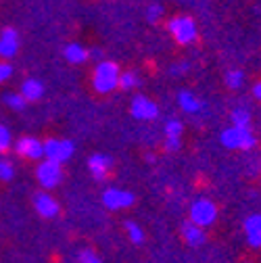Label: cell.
Instances as JSON below:
<instances>
[{
    "instance_id": "484cf974",
    "label": "cell",
    "mask_w": 261,
    "mask_h": 263,
    "mask_svg": "<svg viewBox=\"0 0 261 263\" xmlns=\"http://www.w3.org/2000/svg\"><path fill=\"white\" fill-rule=\"evenodd\" d=\"M78 259H80V263H103L101 257L96 255L92 249H84V251H80Z\"/></svg>"
},
{
    "instance_id": "8992f818",
    "label": "cell",
    "mask_w": 261,
    "mask_h": 263,
    "mask_svg": "<svg viewBox=\"0 0 261 263\" xmlns=\"http://www.w3.org/2000/svg\"><path fill=\"white\" fill-rule=\"evenodd\" d=\"M76 153V144L71 140H61V138H48L44 142V159L54 163H65L71 159Z\"/></svg>"
},
{
    "instance_id": "52a82bcc",
    "label": "cell",
    "mask_w": 261,
    "mask_h": 263,
    "mask_svg": "<svg viewBox=\"0 0 261 263\" xmlns=\"http://www.w3.org/2000/svg\"><path fill=\"white\" fill-rule=\"evenodd\" d=\"M103 205L111 211L127 209L134 205V194L129 190H121V188H107L103 192Z\"/></svg>"
},
{
    "instance_id": "7c38bea8",
    "label": "cell",
    "mask_w": 261,
    "mask_h": 263,
    "mask_svg": "<svg viewBox=\"0 0 261 263\" xmlns=\"http://www.w3.org/2000/svg\"><path fill=\"white\" fill-rule=\"evenodd\" d=\"M111 167H113L111 157H107V155H103V153H96V155H92V157L88 159V170H90L92 178L99 180V182H103V180L109 176Z\"/></svg>"
},
{
    "instance_id": "4316f807",
    "label": "cell",
    "mask_w": 261,
    "mask_h": 263,
    "mask_svg": "<svg viewBox=\"0 0 261 263\" xmlns=\"http://www.w3.org/2000/svg\"><path fill=\"white\" fill-rule=\"evenodd\" d=\"M161 15H163V7H161V5H157V3H155V5H151V7L146 9V17H148V21H151V23H157V21L161 19Z\"/></svg>"
},
{
    "instance_id": "4dcf8cb0",
    "label": "cell",
    "mask_w": 261,
    "mask_h": 263,
    "mask_svg": "<svg viewBox=\"0 0 261 263\" xmlns=\"http://www.w3.org/2000/svg\"><path fill=\"white\" fill-rule=\"evenodd\" d=\"M253 96L257 98V101H261V82H257V84L253 86Z\"/></svg>"
},
{
    "instance_id": "7a4b0ae2",
    "label": "cell",
    "mask_w": 261,
    "mask_h": 263,
    "mask_svg": "<svg viewBox=\"0 0 261 263\" xmlns=\"http://www.w3.org/2000/svg\"><path fill=\"white\" fill-rule=\"evenodd\" d=\"M219 140L230 151H251L257 144V138L253 136V132L249 127H236V125L226 127L219 134Z\"/></svg>"
},
{
    "instance_id": "6da1fadb",
    "label": "cell",
    "mask_w": 261,
    "mask_h": 263,
    "mask_svg": "<svg viewBox=\"0 0 261 263\" xmlns=\"http://www.w3.org/2000/svg\"><path fill=\"white\" fill-rule=\"evenodd\" d=\"M119 76H121V71L117 67V63H113V61H101L94 67V73H92L94 90L99 92V94L113 92L119 86Z\"/></svg>"
},
{
    "instance_id": "4fadbf2b",
    "label": "cell",
    "mask_w": 261,
    "mask_h": 263,
    "mask_svg": "<svg viewBox=\"0 0 261 263\" xmlns=\"http://www.w3.org/2000/svg\"><path fill=\"white\" fill-rule=\"evenodd\" d=\"M180 234H182V238H184V242H186L188 247H201V245H205V240H207L205 228L192 223L190 219L180 226Z\"/></svg>"
},
{
    "instance_id": "30bf717a",
    "label": "cell",
    "mask_w": 261,
    "mask_h": 263,
    "mask_svg": "<svg viewBox=\"0 0 261 263\" xmlns=\"http://www.w3.org/2000/svg\"><path fill=\"white\" fill-rule=\"evenodd\" d=\"M31 201H34V209H36L44 219H52V217H57L59 211H61L57 199H54V196H50L48 192H36Z\"/></svg>"
},
{
    "instance_id": "8fae6325",
    "label": "cell",
    "mask_w": 261,
    "mask_h": 263,
    "mask_svg": "<svg viewBox=\"0 0 261 263\" xmlns=\"http://www.w3.org/2000/svg\"><path fill=\"white\" fill-rule=\"evenodd\" d=\"M243 230H245L247 245L251 249H261V213H251L245 219Z\"/></svg>"
},
{
    "instance_id": "ac0fdd59",
    "label": "cell",
    "mask_w": 261,
    "mask_h": 263,
    "mask_svg": "<svg viewBox=\"0 0 261 263\" xmlns=\"http://www.w3.org/2000/svg\"><path fill=\"white\" fill-rule=\"evenodd\" d=\"M230 121L236 127H251V111L247 107H234L230 113Z\"/></svg>"
},
{
    "instance_id": "cb8c5ba5",
    "label": "cell",
    "mask_w": 261,
    "mask_h": 263,
    "mask_svg": "<svg viewBox=\"0 0 261 263\" xmlns=\"http://www.w3.org/2000/svg\"><path fill=\"white\" fill-rule=\"evenodd\" d=\"M15 176V165L9 159H0V180L3 182H11Z\"/></svg>"
},
{
    "instance_id": "277c9868",
    "label": "cell",
    "mask_w": 261,
    "mask_h": 263,
    "mask_svg": "<svg viewBox=\"0 0 261 263\" xmlns=\"http://www.w3.org/2000/svg\"><path fill=\"white\" fill-rule=\"evenodd\" d=\"M190 221L201 228H209L217 219V205L209 199H197L190 205Z\"/></svg>"
},
{
    "instance_id": "5b68a950",
    "label": "cell",
    "mask_w": 261,
    "mask_h": 263,
    "mask_svg": "<svg viewBox=\"0 0 261 263\" xmlns=\"http://www.w3.org/2000/svg\"><path fill=\"white\" fill-rule=\"evenodd\" d=\"M36 178H38V182H40L42 188L52 190V188L59 186L61 180H63V167H61V163L42 159V161L38 163V167H36Z\"/></svg>"
},
{
    "instance_id": "3957f363",
    "label": "cell",
    "mask_w": 261,
    "mask_h": 263,
    "mask_svg": "<svg viewBox=\"0 0 261 263\" xmlns=\"http://www.w3.org/2000/svg\"><path fill=\"white\" fill-rule=\"evenodd\" d=\"M167 31L182 46H188V44H192L194 40H197V23H194L192 17H186V15L170 19L167 21Z\"/></svg>"
},
{
    "instance_id": "ffe728a7",
    "label": "cell",
    "mask_w": 261,
    "mask_h": 263,
    "mask_svg": "<svg viewBox=\"0 0 261 263\" xmlns=\"http://www.w3.org/2000/svg\"><path fill=\"white\" fill-rule=\"evenodd\" d=\"M5 105L9 109H13V111H23L25 105H27V101L21 96V92L19 94L17 92H9V94H5Z\"/></svg>"
},
{
    "instance_id": "f546056e",
    "label": "cell",
    "mask_w": 261,
    "mask_h": 263,
    "mask_svg": "<svg viewBox=\"0 0 261 263\" xmlns=\"http://www.w3.org/2000/svg\"><path fill=\"white\" fill-rule=\"evenodd\" d=\"M188 69V65H176V67H172V76H180Z\"/></svg>"
},
{
    "instance_id": "d6986e66",
    "label": "cell",
    "mask_w": 261,
    "mask_h": 263,
    "mask_svg": "<svg viewBox=\"0 0 261 263\" xmlns=\"http://www.w3.org/2000/svg\"><path fill=\"white\" fill-rule=\"evenodd\" d=\"M245 84V73L240 69H230L226 73V86L230 90H240Z\"/></svg>"
},
{
    "instance_id": "7402d4cb",
    "label": "cell",
    "mask_w": 261,
    "mask_h": 263,
    "mask_svg": "<svg viewBox=\"0 0 261 263\" xmlns=\"http://www.w3.org/2000/svg\"><path fill=\"white\" fill-rule=\"evenodd\" d=\"M165 138H182V132H184V123L180 119H167L165 121Z\"/></svg>"
},
{
    "instance_id": "603a6c76",
    "label": "cell",
    "mask_w": 261,
    "mask_h": 263,
    "mask_svg": "<svg viewBox=\"0 0 261 263\" xmlns=\"http://www.w3.org/2000/svg\"><path fill=\"white\" fill-rule=\"evenodd\" d=\"M136 86H138V76H136V73L125 71V73L119 76V88H121V90H132V88H136Z\"/></svg>"
},
{
    "instance_id": "1f68e13d",
    "label": "cell",
    "mask_w": 261,
    "mask_h": 263,
    "mask_svg": "<svg viewBox=\"0 0 261 263\" xmlns=\"http://www.w3.org/2000/svg\"><path fill=\"white\" fill-rule=\"evenodd\" d=\"M88 54H90L92 59H96L99 63H101V59H103V52H101V50H92V52H88Z\"/></svg>"
},
{
    "instance_id": "83f0119b",
    "label": "cell",
    "mask_w": 261,
    "mask_h": 263,
    "mask_svg": "<svg viewBox=\"0 0 261 263\" xmlns=\"http://www.w3.org/2000/svg\"><path fill=\"white\" fill-rule=\"evenodd\" d=\"M13 76V67L9 63H0V84H5Z\"/></svg>"
},
{
    "instance_id": "e0dca14e",
    "label": "cell",
    "mask_w": 261,
    "mask_h": 263,
    "mask_svg": "<svg viewBox=\"0 0 261 263\" xmlns=\"http://www.w3.org/2000/svg\"><path fill=\"white\" fill-rule=\"evenodd\" d=\"M63 54H65V59H67L69 63H73V65H80V63H86L88 59H90V54H88V50L82 46V44H67L65 46V50H63Z\"/></svg>"
},
{
    "instance_id": "2e32d148",
    "label": "cell",
    "mask_w": 261,
    "mask_h": 263,
    "mask_svg": "<svg viewBox=\"0 0 261 263\" xmlns=\"http://www.w3.org/2000/svg\"><path fill=\"white\" fill-rule=\"evenodd\" d=\"M44 94V86L40 80H34V78H29L21 84V96L25 98V101H40Z\"/></svg>"
},
{
    "instance_id": "44dd1931",
    "label": "cell",
    "mask_w": 261,
    "mask_h": 263,
    "mask_svg": "<svg viewBox=\"0 0 261 263\" xmlns=\"http://www.w3.org/2000/svg\"><path fill=\"white\" fill-rule=\"evenodd\" d=\"M125 230H127V236L134 245H142L144 242V230L134 223V221H125Z\"/></svg>"
},
{
    "instance_id": "ba28073f",
    "label": "cell",
    "mask_w": 261,
    "mask_h": 263,
    "mask_svg": "<svg viewBox=\"0 0 261 263\" xmlns=\"http://www.w3.org/2000/svg\"><path fill=\"white\" fill-rule=\"evenodd\" d=\"M13 148L17 151L19 157L29 159V161H40V159H44V142H40V140L34 138V136H21V138L15 142Z\"/></svg>"
},
{
    "instance_id": "9c48e42d",
    "label": "cell",
    "mask_w": 261,
    "mask_h": 263,
    "mask_svg": "<svg viewBox=\"0 0 261 263\" xmlns=\"http://www.w3.org/2000/svg\"><path fill=\"white\" fill-rule=\"evenodd\" d=\"M129 111H132L134 119L138 121H153L159 117V107L151 101V98L138 94L132 98V105H129Z\"/></svg>"
},
{
    "instance_id": "d4e9b609",
    "label": "cell",
    "mask_w": 261,
    "mask_h": 263,
    "mask_svg": "<svg viewBox=\"0 0 261 263\" xmlns=\"http://www.w3.org/2000/svg\"><path fill=\"white\" fill-rule=\"evenodd\" d=\"M11 142H13V138H11L9 127H5L3 123H0V155L11 148Z\"/></svg>"
},
{
    "instance_id": "9a60e30c",
    "label": "cell",
    "mask_w": 261,
    "mask_h": 263,
    "mask_svg": "<svg viewBox=\"0 0 261 263\" xmlns=\"http://www.w3.org/2000/svg\"><path fill=\"white\" fill-rule=\"evenodd\" d=\"M178 105H180V109L184 113H190V115H197L205 107V103L194 92H190V90H182L178 94Z\"/></svg>"
},
{
    "instance_id": "f1b7e54d",
    "label": "cell",
    "mask_w": 261,
    "mask_h": 263,
    "mask_svg": "<svg viewBox=\"0 0 261 263\" xmlns=\"http://www.w3.org/2000/svg\"><path fill=\"white\" fill-rule=\"evenodd\" d=\"M180 146H182V138H165V151L176 153L180 151Z\"/></svg>"
},
{
    "instance_id": "5bb4252c",
    "label": "cell",
    "mask_w": 261,
    "mask_h": 263,
    "mask_svg": "<svg viewBox=\"0 0 261 263\" xmlns=\"http://www.w3.org/2000/svg\"><path fill=\"white\" fill-rule=\"evenodd\" d=\"M19 50V36L13 27H7L3 29V34H0V57L5 59H11L15 57Z\"/></svg>"
}]
</instances>
